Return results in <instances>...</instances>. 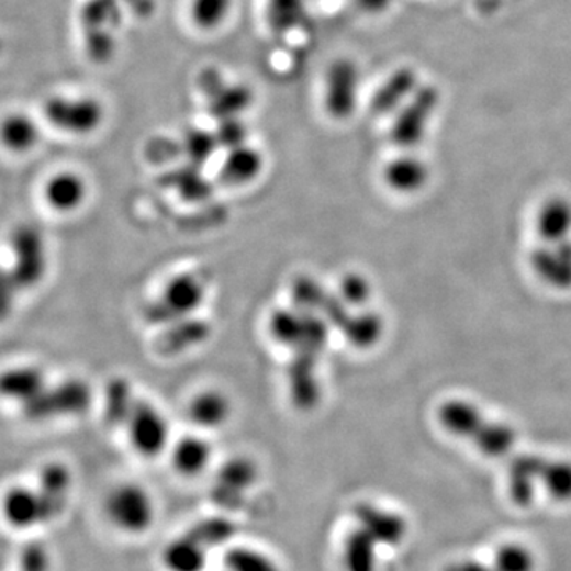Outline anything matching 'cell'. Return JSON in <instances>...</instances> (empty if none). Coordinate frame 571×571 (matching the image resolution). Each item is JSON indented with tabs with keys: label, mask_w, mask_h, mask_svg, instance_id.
Here are the masks:
<instances>
[{
	"label": "cell",
	"mask_w": 571,
	"mask_h": 571,
	"mask_svg": "<svg viewBox=\"0 0 571 571\" xmlns=\"http://www.w3.org/2000/svg\"><path fill=\"white\" fill-rule=\"evenodd\" d=\"M124 3L120 0H86L80 9L81 37L86 56L107 64L116 55V34L123 26Z\"/></svg>",
	"instance_id": "6da1fadb"
},
{
	"label": "cell",
	"mask_w": 571,
	"mask_h": 571,
	"mask_svg": "<svg viewBox=\"0 0 571 571\" xmlns=\"http://www.w3.org/2000/svg\"><path fill=\"white\" fill-rule=\"evenodd\" d=\"M10 273L20 291H31L45 280L49 269L48 245L41 227L20 224L9 240Z\"/></svg>",
	"instance_id": "7a4b0ae2"
},
{
	"label": "cell",
	"mask_w": 571,
	"mask_h": 571,
	"mask_svg": "<svg viewBox=\"0 0 571 571\" xmlns=\"http://www.w3.org/2000/svg\"><path fill=\"white\" fill-rule=\"evenodd\" d=\"M43 120L55 131L74 137L96 134L105 121V107L92 96L53 94L42 107Z\"/></svg>",
	"instance_id": "3957f363"
},
{
	"label": "cell",
	"mask_w": 571,
	"mask_h": 571,
	"mask_svg": "<svg viewBox=\"0 0 571 571\" xmlns=\"http://www.w3.org/2000/svg\"><path fill=\"white\" fill-rule=\"evenodd\" d=\"M92 389L80 378H69L56 385H46L45 389L21 406L24 417L32 423H45L56 417H74L88 413L91 408Z\"/></svg>",
	"instance_id": "277c9868"
},
{
	"label": "cell",
	"mask_w": 571,
	"mask_h": 571,
	"mask_svg": "<svg viewBox=\"0 0 571 571\" xmlns=\"http://www.w3.org/2000/svg\"><path fill=\"white\" fill-rule=\"evenodd\" d=\"M107 519L126 535H143L155 526L156 505L152 494L135 483L116 485L103 503Z\"/></svg>",
	"instance_id": "5b68a950"
},
{
	"label": "cell",
	"mask_w": 571,
	"mask_h": 571,
	"mask_svg": "<svg viewBox=\"0 0 571 571\" xmlns=\"http://www.w3.org/2000/svg\"><path fill=\"white\" fill-rule=\"evenodd\" d=\"M66 506L43 494L38 488L16 484L7 489L0 500V512L5 523L18 530H27L52 523Z\"/></svg>",
	"instance_id": "8992f818"
},
{
	"label": "cell",
	"mask_w": 571,
	"mask_h": 571,
	"mask_svg": "<svg viewBox=\"0 0 571 571\" xmlns=\"http://www.w3.org/2000/svg\"><path fill=\"white\" fill-rule=\"evenodd\" d=\"M440 105V92L437 88L421 85L412 99L400 109L392 124L391 141L400 148H414L424 141L432 117Z\"/></svg>",
	"instance_id": "52a82bcc"
},
{
	"label": "cell",
	"mask_w": 571,
	"mask_h": 571,
	"mask_svg": "<svg viewBox=\"0 0 571 571\" xmlns=\"http://www.w3.org/2000/svg\"><path fill=\"white\" fill-rule=\"evenodd\" d=\"M124 427L127 428L128 443L138 456L153 459L169 448V421L146 400L138 399Z\"/></svg>",
	"instance_id": "ba28073f"
},
{
	"label": "cell",
	"mask_w": 571,
	"mask_h": 571,
	"mask_svg": "<svg viewBox=\"0 0 571 571\" xmlns=\"http://www.w3.org/2000/svg\"><path fill=\"white\" fill-rule=\"evenodd\" d=\"M359 67L351 59L334 60L324 80V109L335 121H346L356 112L359 102Z\"/></svg>",
	"instance_id": "9c48e42d"
},
{
	"label": "cell",
	"mask_w": 571,
	"mask_h": 571,
	"mask_svg": "<svg viewBox=\"0 0 571 571\" xmlns=\"http://www.w3.org/2000/svg\"><path fill=\"white\" fill-rule=\"evenodd\" d=\"M535 277L556 291L571 289V238L556 243H541L528 256Z\"/></svg>",
	"instance_id": "30bf717a"
},
{
	"label": "cell",
	"mask_w": 571,
	"mask_h": 571,
	"mask_svg": "<svg viewBox=\"0 0 571 571\" xmlns=\"http://www.w3.org/2000/svg\"><path fill=\"white\" fill-rule=\"evenodd\" d=\"M352 514H355L356 526L363 528L381 548H395L402 545L408 535V523L402 514L374 503H357Z\"/></svg>",
	"instance_id": "8fae6325"
},
{
	"label": "cell",
	"mask_w": 571,
	"mask_h": 571,
	"mask_svg": "<svg viewBox=\"0 0 571 571\" xmlns=\"http://www.w3.org/2000/svg\"><path fill=\"white\" fill-rule=\"evenodd\" d=\"M200 80L202 92L209 100L210 113L216 120L238 117L253 103L251 89L242 85H227L220 71L206 70Z\"/></svg>",
	"instance_id": "7c38bea8"
},
{
	"label": "cell",
	"mask_w": 571,
	"mask_h": 571,
	"mask_svg": "<svg viewBox=\"0 0 571 571\" xmlns=\"http://www.w3.org/2000/svg\"><path fill=\"white\" fill-rule=\"evenodd\" d=\"M257 470L255 460L248 457L228 459L216 474L213 489V500L224 508H235L240 505L246 492L256 484Z\"/></svg>",
	"instance_id": "4fadbf2b"
},
{
	"label": "cell",
	"mask_w": 571,
	"mask_h": 571,
	"mask_svg": "<svg viewBox=\"0 0 571 571\" xmlns=\"http://www.w3.org/2000/svg\"><path fill=\"white\" fill-rule=\"evenodd\" d=\"M438 424L459 440L473 441L489 421L488 414L467 399H448L437 412Z\"/></svg>",
	"instance_id": "5bb4252c"
},
{
	"label": "cell",
	"mask_w": 571,
	"mask_h": 571,
	"mask_svg": "<svg viewBox=\"0 0 571 571\" xmlns=\"http://www.w3.org/2000/svg\"><path fill=\"white\" fill-rule=\"evenodd\" d=\"M546 457L523 452L514 456L508 467V494L519 506H530L540 492V477Z\"/></svg>",
	"instance_id": "9a60e30c"
},
{
	"label": "cell",
	"mask_w": 571,
	"mask_h": 571,
	"mask_svg": "<svg viewBox=\"0 0 571 571\" xmlns=\"http://www.w3.org/2000/svg\"><path fill=\"white\" fill-rule=\"evenodd\" d=\"M88 195V183L77 171H57L43 186V198H45L46 205L56 213L78 212L85 205Z\"/></svg>",
	"instance_id": "2e32d148"
},
{
	"label": "cell",
	"mask_w": 571,
	"mask_h": 571,
	"mask_svg": "<svg viewBox=\"0 0 571 571\" xmlns=\"http://www.w3.org/2000/svg\"><path fill=\"white\" fill-rule=\"evenodd\" d=\"M383 178L385 186L395 194L414 195L426 188L430 169L419 156L405 153L385 164Z\"/></svg>",
	"instance_id": "e0dca14e"
},
{
	"label": "cell",
	"mask_w": 571,
	"mask_h": 571,
	"mask_svg": "<svg viewBox=\"0 0 571 571\" xmlns=\"http://www.w3.org/2000/svg\"><path fill=\"white\" fill-rule=\"evenodd\" d=\"M205 299L203 280L191 273H181L171 278L160 298V306L175 317H188L198 312Z\"/></svg>",
	"instance_id": "ac0fdd59"
},
{
	"label": "cell",
	"mask_w": 571,
	"mask_h": 571,
	"mask_svg": "<svg viewBox=\"0 0 571 571\" xmlns=\"http://www.w3.org/2000/svg\"><path fill=\"white\" fill-rule=\"evenodd\" d=\"M41 141V123L31 114L12 112L0 120V146L12 155H27Z\"/></svg>",
	"instance_id": "d6986e66"
},
{
	"label": "cell",
	"mask_w": 571,
	"mask_h": 571,
	"mask_svg": "<svg viewBox=\"0 0 571 571\" xmlns=\"http://www.w3.org/2000/svg\"><path fill=\"white\" fill-rule=\"evenodd\" d=\"M45 371L35 366L10 367L0 371V399L23 406L46 388Z\"/></svg>",
	"instance_id": "ffe728a7"
},
{
	"label": "cell",
	"mask_w": 571,
	"mask_h": 571,
	"mask_svg": "<svg viewBox=\"0 0 571 571\" xmlns=\"http://www.w3.org/2000/svg\"><path fill=\"white\" fill-rule=\"evenodd\" d=\"M419 86L421 81L416 70L412 67H402V69L395 70L374 92L373 99H371V110L378 114L395 112L412 99Z\"/></svg>",
	"instance_id": "44dd1931"
},
{
	"label": "cell",
	"mask_w": 571,
	"mask_h": 571,
	"mask_svg": "<svg viewBox=\"0 0 571 571\" xmlns=\"http://www.w3.org/2000/svg\"><path fill=\"white\" fill-rule=\"evenodd\" d=\"M231 416V399L217 389L198 392L188 405L189 421L202 430H214L226 426Z\"/></svg>",
	"instance_id": "7402d4cb"
},
{
	"label": "cell",
	"mask_w": 571,
	"mask_h": 571,
	"mask_svg": "<svg viewBox=\"0 0 571 571\" xmlns=\"http://www.w3.org/2000/svg\"><path fill=\"white\" fill-rule=\"evenodd\" d=\"M212 445L200 435H186L170 448L171 466L184 478L202 474L212 463Z\"/></svg>",
	"instance_id": "603a6c76"
},
{
	"label": "cell",
	"mask_w": 571,
	"mask_h": 571,
	"mask_svg": "<svg viewBox=\"0 0 571 571\" xmlns=\"http://www.w3.org/2000/svg\"><path fill=\"white\" fill-rule=\"evenodd\" d=\"M535 228L541 243H556L571 238V202L569 199H546L535 216Z\"/></svg>",
	"instance_id": "cb8c5ba5"
},
{
	"label": "cell",
	"mask_w": 571,
	"mask_h": 571,
	"mask_svg": "<svg viewBox=\"0 0 571 571\" xmlns=\"http://www.w3.org/2000/svg\"><path fill=\"white\" fill-rule=\"evenodd\" d=\"M264 170V156L259 149L253 148L248 143L238 148L228 149L220 169V180L224 184L246 186L256 181Z\"/></svg>",
	"instance_id": "d4e9b609"
},
{
	"label": "cell",
	"mask_w": 571,
	"mask_h": 571,
	"mask_svg": "<svg viewBox=\"0 0 571 571\" xmlns=\"http://www.w3.org/2000/svg\"><path fill=\"white\" fill-rule=\"evenodd\" d=\"M381 546L363 528L352 527L342 546L345 571H378V555Z\"/></svg>",
	"instance_id": "484cf974"
},
{
	"label": "cell",
	"mask_w": 571,
	"mask_h": 571,
	"mask_svg": "<svg viewBox=\"0 0 571 571\" xmlns=\"http://www.w3.org/2000/svg\"><path fill=\"white\" fill-rule=\"evenodd\" d=\"M342 332L346 342L357 349H371L383 340L384 317L371 310H357L343 320Z\"/></svg>",
	"instance_id": "4316f807"
},
{
	"label": "cell",
	"mask_w": 571,
	"mask_h": 571,
	"mask_svg": "<svg viewBox=\"0 0 571 571\" xmlns=\"http://www.w3.org/2000/svg\"><path fill=\"white\" fill-rule=\"evenodd\" d=\"M209 559V549L189 534L177 537L164 546V569L167 571H203Z\"/></svg>",
	"instance_id": "83f0119b"
},
{
	"label": "cell",
	"mask_w": 571,
	"mask_h": 571,
	"mask_svg": "<svg viewBox=\"0 0 571 571\" xmlns=\"http://www.w3.org/2000/svg\"><path fill=\"white\" fill-rule=\"evenodd\" d=\"M516 443L517 432L512 424L489 417L480 434L471 441V446L484 457L502 459V457L512 455Z\"/></svg>",
	"instance_id": "f1b7e54d"
},
{
	"label": "cell",
	"mask_w": 571,
	"mask_h": 571,
	"mask_svg": "<svg viewBox=\"0 0 571 571\" xmlns=\"http://www.w3.org/2000/svg\"><path fill=\"white\" fill-rule=\"evenodd\" d=\"M540 491L556 503H571V459L546 457L540 477Z\"/></svg>",
	"instance_id": "f546056e"
},
{
	"label": "cell",
	"mask_w": 571,
	"mask_h": 571,
	"mask_svg": "<svg viewBox=\"0 0 571 571\" xmlns=\"http://www.w3.org/2000/svg\"><path fill=\"white\" fill-rule=\"evenodd\" d=\"M138 399L135 398L132 385L124 378H114L107 385L105 417L114 426H126L128 416L134 412Z\"/></svg>",
	"instance_id": "4dcf8cb0"
},
{
	"label": "cell",
	"mask_w": 571,
	"mask_h": 571,
	"mask_svg": "<svg viewBox=\"0 0 571 571\" xmlns=\"http://www.w3.org/2000/svg\"><path fill=\"white\" fill-rule=\"evenodd\" d=\"M267 18L271 31L283 37L305 23V3L303 0H267Z\"/></svg>",
	"instance_id": "1f68e13d"
},
{
	"label": "cell",
	"mask_w": 571,
	"mask_h": 571,
	"mask_svg": "<svg viewBox=\"0 0 571 571\" xmlns=\"http://www.w3.org/2000/svg\"><path fill=\"white\" fill-rule=\"evenodd\" d=\"M492 566L497 571H537V556L523 542H505L499 546L492 557Z\"/></svg>",
	"instance_id": "d6a6232c"
},
{
	"label": "cell",
	"mask_w": 571,
	"mask_h": 571,
	"mask_svg": "<svg viewBox=\"0 0 571 571\" xmlns=\"http://www.w3.org/2000/svg\"><path fill=\"white\" fill-rule=\"evenodd\" d=\"M224 566L226 571H281L270 556L249 546L228 549Z\"/></svg>",
	"instance_id": "836d02e7"
},
{
	"label": "cell",
	"mask_w": 571,
	"mask_h": 571,
	"mask_svg": "<svg viewBox=\"0 0 571 571\" xmlns=\"http://www.w3.org/2000/svg\"><path fill=\"white\" fill-rule=\"evenodd\" d=\"M231 10L232 0H192V23L200 31H216L227 20Z\"/></svg>",
	"instance_id": "e575fe53"
},
{
	"label": "cell",
	"mask_w": 571,
	"mask_h": 571,
	"mask_svg": "<svg viewBox=\"0 0 571 571\" xmlns=\"http://www.w3.org/2000/svg\"><path fill=\"white\" fill-rule=\"evenodd\" d=\"M37 488L43 494L66 506L71 489V473L63 463H48L38 474Z\"/></svg>",
	"instance_id": "d590c367"
},
{
	"label": "cell",
	"mask_w": 571,
	"mask_h": 571,
	"mask_svg": "<svg viewBox=\"0 0 571 571\" xmlns=\"http://www.w3.org/2000/svg\"><path fill=\"white\" fill-rule=\"evenodd\" d=\"M188 534L210 551L231 541L235 535V526L226 517H209L195 524Z\"/></svg>",
	"instance_id": "8d00e7d4"
},
{
	"label": "cell",
	"mask_w": 571,
	"mask_h": 571,
	"mask_svg": "<svg viewBox=\"0 0 571 571\" xmlns=\"http://www.w3.org/2000/svg\"><path fill=\"white\" fill-rule=\"evenodd\" d=\"M305 316L292 310H278L270 317L271 337L280 345L298 346L305 326Z\"/></svg>",
	"instance_id": "74e56055"
},
{
	"label": "cell",
	"mask_w": 571,
	"mask_h": 571,
	"mask_svg": "<svg viewBox=\"0 0 571 571\" xmlns=\"http://www.w3.org/2000/svg\"><path fill=\"white\" fill-rule=\"evenodd\" d=\"M371 298H373V288H371L369 278L357 271L346 273L342 278L337 299L346 309L351 306V309L360 310L370 302Z\"/></svg>",
	"instance_id": "f35d334b"
},
{
	"label": "cell",
	"mask_w": 571,
	"mask_h": 571,
	"mask_svg": "<svg viewBox=\"0 0 571 571\" xmlns=\"http://www.w3.org/2000/svg\"><path fill=\"white\" fill-rule=\"evenodd\" d=\"M183 152L191 160V166L202 167L203 164L212 159L220 143L216 141L214 132L202 131V128H191L183 138Z\"/></svg>",
	"instance_id": "ab89813d"
},
{
	"label": "cell",
	"mask_w": 571,
	"mask_h": 571,
	"mask_svg": "<svg viewBox=\"0 0 571 571\" xmlns=\"http://www.w3.org/2000/svg\"><path fill=\"white\" fill-rule=\"evenodd\" d=\"M220 148L234 149L248 143V128L238 117H228V120L220 121V126L214 131Z\"/></svg>",
	"instance_id": "60d3db41"
},
{
	"label": "cell",
	"mask_w": 571,
	"mask_h": 571,
	"mask_svg": "<svg viewBox=\"0 0 571 571\" xmlns=\"http://www.w3.org/2000/svg\"><path fill=\"white\" fill-rule=\"evenodd\" d=\"M18 294L20 288L14 283L13 275L10 273L9 267L0 264V324L12 316Z\"/></svg>",
	"instance_id": "b9f144b4"
},
{
	"label": "cell",
	"mask_w": 571,
	"mask_h": 571,
	"mask_svg": "<svg viewBox=\"0 0 571 571\" xmlns=\"http://www.w3.org/2000/svg\"><path fill=\"white\" fill-rule=\"evenodd\" d=\"M20 571H52V555L41 542H31L21 551Z\"/></svg>",
	"instance_id": "7bdbcfd3"
},
{
	"label": "cell",
	"mask_w": 571,
	"mask_h": 571,
	"mask_svg": "<svg viewBox=\"0 0 571 571\" xmlns=\"http://www.w3.org/2000/svg\"><path fill=\"white\" fill-rule=\"evenodd\" d=\"M295 300L299 305L305 306L306 310L312 306H320L324 309V303L327 302V295L324 294L323 288L320 284L314 283L312 278H303L300 280L294 288Z\"/></svg>",
	"instance_id": "ee69618b"
},
{
	"label": "cell",
	"mask_w": 571,
	"mask_h": 571,
	"mask_svg": "<svg viewBox=\"0 0 571 571\" xmlns=\"http://www.w3.org/2000/svg\"><path fill=\"white\" fill-rule=\"evenodd\" d=\"M446 571H497L492 563H484L477 559L457 560Z\"/></svg>",
	"instance_id": "f6af8a7d"
},
{
	"label": "cell",
	"mask_w": 571,
	"mask_h": 571,
	"mask_svg": "<svg viewBox=\"0 0 571 571\" xmlns=\"http://www.w3.org/2000/svg\"><path fill=\"white\" fill-rule=\"evenodd\" d=\"M395 0H356L357 7H359L362 12L370 14H381L388 12L392 5H394Z\"/></svg>",
	"instance_id": "bcb514c9"
},
{
	"label": "cell",
	"mask_w": 571,
	"mask_h": 571,
	"mask_svg": "<svg viewBox=\"0 0 571 571\" xmlns=\"http://www.w3.org/2000/svg\"><path fill=\"white\" fill-rule=\"evenodd\" d=\"M124 5H131L132 12L135 14L152 13L153 0H120Z\"/></svg>",
	"instance_id": "7dc6e473"
},
{
	"label": "cell",
	"mask_w": 571,
	"mask_h": 571,
	"mask_svg": "<svg viewBox=\"0 0 571 571\" xmlns=\"http://www.w3.org/2000/svg\"><path fill=\"white\" fill-rule=\"evenodd\" d=\"M3 52H5V42H3V38L0 37V57H2Z\"/></svg>",
	"instance_id": "c3c4849f"
}]
</instances>
